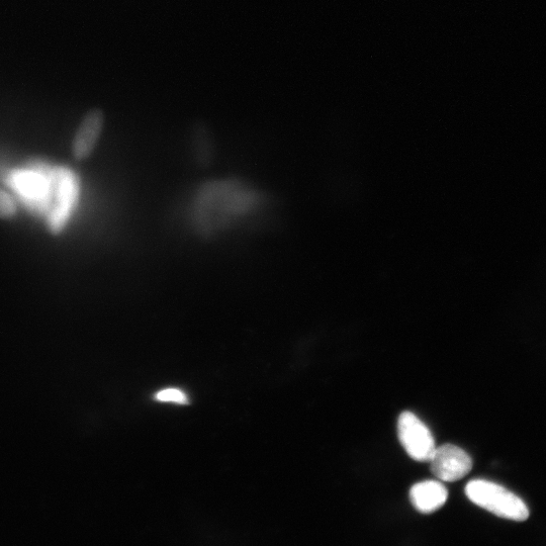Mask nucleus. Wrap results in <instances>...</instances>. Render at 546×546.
Instances as JSON below:
<instances>
[{"mask_svg":"<svg viewBox=\"0 0 546 546\" xmlns=\"http://www.w3.org/2000/svg\"><path fill=\"white\" fill-rule=\"evenodd\" d=\"M154 398L159 402L175 403L178 405H188L190 403L187 394L178 389L162 390Z\"/></svg>","mask_w":546,"mask_h":546,"instance_id":"obj_8","label":"nucleus"},{"mask_svg":"<svg viewBox=\"0 0 546 546\" xmlns=\"http://www.w3.org/2000/svg\"><path fill=\"white\" fill-rule=\"evenodd\" d=\"M105 127V114L91 109L82 118L71 143L74 160L84 161L94 154Z\"/></svg>","mask_w":546,"mask_h":546,"instance_id":"obj_5","label":"nucleus"},{"mask_svg":"<svg viewBox=\"0 0 546 546\" xmlns=\"http://www.w3.org/2000/svg\"><path fill=\"white\" fill-rule=\"evenodd\" d=\"M192 146L194 156L199 163L207 164L212 161L215 147L213 139L206 129L198 128L196 130Z\"/></svg>","mask_w":546,"mask_h":546,"instance_id":"obj_7","label":"nucleus"},{"mask_svg":"<svg viewBox=\"0 0 546 546\" xmlns=\"http://www.w3.org/2000/svg\"><path fill=\"white\" fill-rule=\"evenodd\" d=\"M271 203L269 195L246 179L212 178L190 192L181 217L192 234L211 240L256 222Z\"/></svg>","mask_w":546,"mask_h":546,"instance_id":"obj_1","label":"nucleus"},{"mask_svg":"<svg viewBox=\"0 0 546 546\" xmlns=\"http://www.w3.org/2000/svg\"><path fill=\"white\" fill-rule=\"evenodd\" d=\"M466 494L474 504L503 519L523 522L529 517V509L523 500L493 482L471 481Z\"/></svg>","mask_w":546,"mask_h":546,"instance_id":"obj_2","label":"nucleus"},{"mask_svg":"<svg viewBox=\"0 0 546 546\" xmlns=\"http://www.w3.org/2000/svg\"><path fill=\"white\" fill-rule=\"evenodd\" d=\"M428 463L431 473L438 480L447 483L462 480L473 469V460L470 455L453 444L436 447Z\"/></svg>","mask_w":546,"mask_h":546,"instance_id":"obj_4","label":"nucleus"},{"mask_svg":"<svg viewBox=\"0 0 546 546\" xmlns=\"http://www.w3.org/2000/svg\"><path fill=\"white\" fill-rule=\"evenodd\" d=\"M399 440L409 457L416 462H429L436 448L429 428L412 412H404L398 421Z\"/></svg>","mask_w":546,"mask_h":546,"instance_id":"obj_3","label":"nucleus"},{"mask_svg":"<svg viewBox=\"0 0 546 546\" xmlns=\"http://www.w3.org/2000/svg\"><path fill=\"white\" fill-rule=\"evenodd\" d=\"M17 213V208L12 200V198L0 190V219H11Z\"/></svg>","mask_w":546,"mask_h":546,"instance_id":"obj_9","label":"nucleus"},{"mask_svg":"<svg viewBox=\"0 0 546 546\" xmlns=\"http://www.w3.org/2000/svg\"><path fill=\"white\" fill-rule=\"evenodd\" d=\"M447 498V489L437 481L418 483L410 491L412 505L422 514H431L437 511L446 503Z\"/></svg>","mask_w":546,"mask_h":546,"instance_id":"obj_6","label":"nucleus"}]
</instances>
